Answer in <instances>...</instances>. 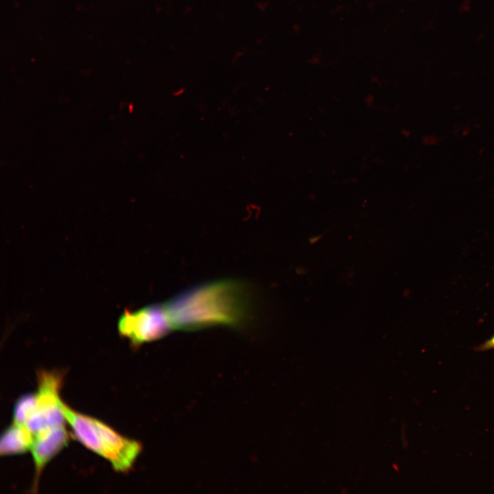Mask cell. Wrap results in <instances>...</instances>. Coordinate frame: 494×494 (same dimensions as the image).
Returning <instances> with one entry per match:
<instances>
[{
  "label": "cell",
  "instance_id": "obj_1",
  "mask_svg": "<svg viewBox=\"0 0 494 494\" xmlns=\"http://www.w3.org/2000/svg\"><path fill=\"white\" fill-rule=\"evenodd\" d=\"M163 306L174 330L196 331L217 325L237 327L247 318L249 298L242 282L224 279L188 289Z\"/></svg>",
  "mask_w": 494,
  "mask_h": 494
},
{
  "label": "cell",
  "instance_id": "obj_2",
  "mask_svg": "<svg viewBox=\"0 0 494 494\" xmlns=\"http://www.w3.org/2000/svg\"><path fill=\"white\" fill-rule=\"evenodd\" d=\"M60 407L73 436L86 448L108 460L117 472L126 473L141 451L137 440L125 437L104 422L80 413L62 400Z\"/></svg>",
  "mask_w": 494,
  "mask_h": 494
},
{
  "label": "cell",
  "instance_id": "obj_3",
  "mask_svg": "<svg viewBox=\"0 0 494 494\" xmlns=\"http://www.w3.org/2000/svg\"><path fill=\"white\" fill-rule=\"evenodd\" d=\"M62 379L60 371L42 370L38 373L35 408L25 425L34 435L65 425L60 397Z\"/></svg>",
  "mask_w": 494,
  "mask_h": 494
},
{
  "label": "cell",
  "instance_id": "obj_4",
  "mask_svg": "<svg viewBox=\"0 0 494 494\" xmlns=\"http://www.w3.org/2000/svg\"><path fill=\"white\" fill-rule=\"evenodd\" d=\"M118 329L133 346L160 339L172 330L163 304H153L136 311L126 310L119 320Z\"/></svg>",
  "mask_w": 494,
  "mask_h": 494
},
{
  "label": "cell",
  "instance_id": "obj_5",
  "mask_svg": "<svg viewBox=\"0 0 494 494\" xmlns=\"http://www.w3.org/2000/svg\"><path fill=\"white\" fill-rule=\"evenodd\" d=\"M71 434L66 426H60L34 436L30 451L34 465V478L31 488L36 492L40 473L45 465L69 443Z\"/></svg>",
  "mask_w": 494,
  "mask_h": 494
},
{
  "label": "cell",
  "instance_id": "obj_6",
  "mask_svg": "<svg viewBox=\"0 0 494 494\" xmlns=\"http://www.w3.org/2000/svg\"><path fill=\"white\" fill-rule=\"evenodd\" d=\"M34 434L24 425L13 423L6 427L0 438V454L12 456L30 450Z\"/></svg>",
  "mask_w": 494,
  "mask_h": 494
},
{
  "label": "cell",
  "instance_id": "obj_7",
  "mask_svg": "<svg viewBox=\"0 0 494 494\" xmlns=\"http://www.w3.org/2000/svg\"><path fill=\"white\" fill-rule=\"evenodd\" d=\"M35 402V392L21 396L14 406L12 422L25 425L34 412Z\"/></svg>",
  "mask_w": 494,
  "mask_h": 494
},
{
  "label": "cell",
  "instance_id": "obj_8",
  "mask_svg": "<svg viewBox=\"0 0 494 494\" xmlns=\"http://www.w3.org/2000/svg\"><path fill=\"white\" fill-rule=\"evenodd\" d=\"M486 346L488 347H494V337L487 342Z\"/></svg>",
  "mask_w": 494,
  "mask_h": 494
}]
</instances>
